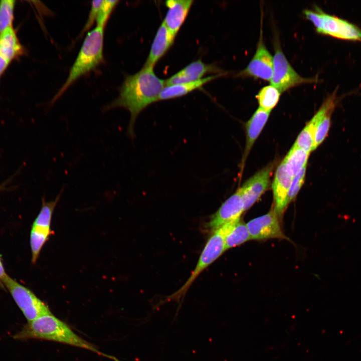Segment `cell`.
Returning <instances> with one entry per match:
<instances>
[{
    "mask_svg": "<svg viewBox=\"0 0 361 361\" xmlns=\"http://www.w3.org/2000/svg\"><path fill=\"white\" fill-rule=\"evenodd\" d=\"M53 233L52 231H46L32 227L30 244L32 255V261L33 263L36 262L43 247Z\"/></svg>",
    "mask_w": 361,
    "mask_h": 361,
    "instance_id": "24",
    "label": "cell"
},
{
    "mask_svg": "<svg viewBox=\"0 0 361 361\" xmlns=\"http://www.w3.org/2000/svg\"><path fill=\"white\" fill-rule=\"evenodd\" d=\"M193 2L192 0H168L165 2L167 11L162 22L175 36L184 24Z\"/></svg>",
    "mask_w": 361,
    "mask_h": 361,
    "instance_id": "15",
    "label": "cell"
},
{
    "mask_svg": "<svg viewBox=\"0 0 361 361\" xmlns=\"http://www.w3.org/2000/svg\"><path fill=\"white\" fill-rule=\"evenodd\" d=\"M306 166L305 165L292 178L287 196L288 204L294 200L304 183Z\"/></svg>",
    "mask_w": 361,
    "mask_h": 361,
    "instance_id": "28",
    "label": "cell"
},
{
    "mask_svg": "<svg viewBox=\"0 0 361 361\" xmlns=\"http://www.w3.org/2000/svg\"><path fill=\"white\" fill-rule=\"evenodd\" d=\"M291 179L282 161L277 168L272 185L273 208L280 218L288 205L287 196Z\"/></svg>",
    "mask_w": 361,
    "mask_h": 361,
    "instance_id": "13",
    "label": "cell"
},
{
    "mask_svg": "<svg viewBox=\"0 0 361 361\" xmlns=\"http://www.w3.org/2000/svg\"><path fill=\"white\" fill-rule=\"evenodd\" d=\"M270 112L259 107L245 124L246 145L243 156L244 161L265 125Z\"/></svg>",
    "mask_w": 361,
    "mask_h": 361,
    "instance_id": "17",
    "label": "cell"
},
{
    "mask_svg": "<svg viewBox=\"0 0 361 361\" xmlns=\"http://www.w3.org/2000/svg\"><path fill=\"white\" fill-rule=\"evenodd\" d=\"M15 5L14 0L0 1V33L13 27Z\"/></svg>",
    "mask_w": 361,
    "mask_h": 361,
    "instance_id": "25",
    "label": "cell"
},
{
    "mask_svg": "<svg viewBox=\"0 0 361 361\" xmlns=\"http://www.w3.org/2000/svg\"><path fill=\"white\" fill-rule=\"evenodd\" d=\"M309 153L293 145L283 160L287 173L292 178L307 165Z\"/></svg>",
    "mask_w": 361,
    "mask_h": 361,
    "instance_id": "20",
    "label": "cell"
},
{
    "mask_svg": "<svg viewBox=\"0 0 361 361\" xmlns=\"http://www.w3.org/2000/svg\"><path fill=\"white\" fill-rule=\"evenodd\" d=\"M318 33L339 39L361 42V29L347 20L327 14L317 6L303 11Z\"/></svg>",
    "mask_w": 361,
    "mask_h": 361,
    "instance_id": "5",
    "label": "cell"
},
{
    "mask_svg": "<svg viewBox=\"0 0 361 361\" xmlns=\"http://www.w3.org/2000/svg\"><path fill=\"white\" fill-rule=\"evenodd\" d=\"M273 68V56L264 44L261 28L256 52L247 67L239 73V75L270 81Z\"/></svg>",
    "mask_w": 361,
    "mask_h": 361,
    "instance_id": "10",
    "label": "cell"
},
{
    "mask_svg": "<svg viewBox=\"0 0 361 361\" xmlns=\"http://www.w3.org/2000/svg\"><path fill=\"white\" fill-rule=\"evenodd\" d=\"M274 168L273 163L267 165L240 188L244 212L249 209L269 189Z\"/></svg>",
    "mask_w": 361,
    "mask_h": 361,
    "instance_id": "9",
    "label": "cell"
},
{
    "mask_svg": "<svg viewBox=\"0 0 361 361\" xmlns=\"http://www.w3.org/2000/svg\"><path fill=\"white\" fill-rule=\"evenodd\" d=\"M7 276L8 275L5 271L3 262L0 257V283L2 284L3 281Z\"/></svg>",
    "mask_w": 361,
    "mask_h": 361,
    "instance_id": "31",
    "label": "cell"
},
{
    "mask_svg": "<svg viewBox=\"0 0 361 361\" xmlns=\"http://www.w3.org/2000/svg\"><path fill=\"white\" fill-rule=\"evenodd\" d=\"M236 221L226 224L213 232L190 277L176 292L167 297V301L173 300L180 303V300L198 276L226 250L225 243L226 235Z\"/></svg>",
    "mask_w": 361,
    "mask_h": 361,
    "instance_id": "4",
    "label": "cell"
},
{
    "mask_svg": "<svg viewBox=\"0 0 361 361\" xmlns=\"http://www.w3.org/2000/svg\"><path fill=\"white\" fill-rule=\"evenodd\" d=\"M274 48L273 74L270 82L281 93L298 85L316 81L314 78L301 76L290 65L280 46L276 43Z\"/></svg>",
    "mask_w": 361,
    "mask_h": 361,
    "instance_id": "7",
    "label": "cell"
},
{
    "mask_svg": "<svg viewBox=\"0 0 361 361\" xmlns=\"http://www.w3.org/2000/svg\"><path fill=\"white\" fill-rule=\"evenodd\" d=\"M28 321L52 314L48 306L29 289L8 275L2 282Z\"/></svg>",
    "mask_w": 361,
    "mask_h": 361,
    "instance_id": "6",
    "label": "cell"
},
{
    "mask_svg": "<svg viewBox=\"0 0 361 361\" xmlns=\"http://www.w3.org/2000/svg\"><path fill=\"white\" fill-rule=\"evenodd\" d=\"M10 63L0 55V77L8 68Z\"/></svg>",
    "mask_w": 361,
    "mask_h": 361,
    "instance_id": "30",
    "label": "cell"
},
{
    "mask_svg": "<svg viewBox=\"0 0 361 361\" xmlns=\"http://www.w3.org/2000/svg\"><path fill=\"white\" fill-rule=\"evenodd\" d=\"M175 37L162 22L155 35L144 65L154 67L173 45Z\"/></svg>",
    "mask_w": 361,
    "mask_h": 361,
    "instance_id": "16",
    "label": "cell"
},
{
    "mask_svg": "<svg viewBox=\"0 0 361 361\" xmlns=\"http://www.w3.org/2000/svg\"><path fill=\"white\" fill-rule=\"evenodd\" d=\"M220 70L212 64L204 63L201 59L195 61L165 80V86L199 80L204 76Z\"/></svg>",
    "mask_w": 361,
    "mask_h": 361,
    "instance_id": "14",
    "label": "cell"
},
{
    "mask_svg": "<svg viewBox=\"0 0 361 361\" xmlns=\"http://www.w3.org/2000/svg\"><path fill=\"white\" fill-rule=\"evenodd\" d=\"M154 67L143 66L137 73L128 75L120 86L118 97L106 105L104 111L123 108L130 114L127 133L134 137V127L138 115L150 104L158 101L159 96L165 87V80L154 73Z\"/></svg>",
    "mask_w": 361,
    "mask_h": 361,
    "instance_id": "1",
    "label": "cell"
},
{
    "mask_svg": "<svg viewBox=\"0 0 361 361\" xmlns=\"http://www.w3.org/2000/svg\"><path fill=\"white\" fill-rule=\"evenodd\" d=\"M222 75H223V74L220 73L195 81L165 86L159 96L158 101L166 100L186 95Z\"/></svg>",
    "mask_w": 361,
    "mask_h": 361,
    "instance_id": "18",
    "label": "cell"
},
{
    "mask_svg": "<svg viewBox=\"0 0 361 361\" xmlns=\"http://www.w3.org/2000/svg\"><path fill=\"white\" fill-rule=\"evenodd\" d=\"M102 3V1H94L91 2V9L89 14L88 19L81 33L82 36L84 33L88 31L97 20L98 11Z\"/></svg>",
    "mask_w": 361,
    "mask_h": 361,
    "instance_id": "29",
    "label": "cell"
},
{
    "mask_svg": "<svg viewBox=\"0 0 361 361\" xmlns=\"http://www.w3.org/2000/svg\"><path fill=\"white\" fill-rule=\"evenodd\" d=\"M13 338L21 340L37 339L58 342L89 350L114 361H120L115 357L100 351L94 345L78 335L67 324L52 313L28 321Z\"/></svg>",
    "mask_w": 361,
    "mask_h": 361,
    "instance_id": "2",
    "label": "cell"
},
{
    "mask_svg": "<svg viewBox=\"0 0 361 361\" xmlns=\"http://www.w3.org/2000/svg\"><path fill=\"white\" fill-rule=\"evenodd\" d=\"M293 145L309 154L313 150L314 133L307 124L300 132Z\"/></svg>",
    "mask_w": 361,
    "mask_h": 361,
    "instance_id": "26",
    "label": "cell"
},
{
    "mask_svg": "<svg viewBox=\"0 0 361 361\" xmlns=\"http://www.w3.org/2000/svg\"><path fill=\"white\" fill-rule=\"evenodd\" d=\"M63 190H61L54 200L46 202L45 197L42 198L41 209L32 224V227L52 231L51 225L53 214L61 197Z\"/></svg>",
    "mask_w": 361,
    "mask_h": 361,
    "instance_id": "22",
    "label": "cell"
},
{
    "mask_svg": "<svg viewBox=\"0 0 361 361\" xmlns=\"http://www.w3.org/2000/svg\"><path fill=\"white\" fill-rule=\"evenodd\" d=\"M25 51L13 27L0 33V55L10 63L22 56Z\"/></svg>",
    "mask_w": 361,
    "mask_h": 361,
    "instance_id": "19",
    "label": "cell"
},
{
    "mask_svg": "<svg viewBox=\"0 0 361 361\" xmlns=\"http://www.w3.org/2000/svg\"><path fill=\"white\" fill-rule=\"evenodd\" d=\"M280 94L279 90L271 85L263 87L256 95L259 107L271 111L278 103Z\"/></svg>",
    "mask_w": 361,
    "mask_h": 361,
    "instance_id": "23",
    "label": "cell"
},
{
    "mask_svg": "<svg viewBox=\"0 0 361 361\" xmlns=\"http://www.w3.org/2000/svg\"><path fill=\"white\" fill-rule=\"evenodd\" d=\"M119 1H102V3L98 11L96 20L97 26L105 28L108 19L114 9L115 8Z\"/></svg>",
    "mask_w": 361,
    "mask_h": 361,
    "instance_id": "27",
    "label": "cell"
},
{
    "mask_svg": "<svg viewBox=\"0 0 361 361\" xmlns=\"http://www.w3.org/2000/svg\"><path fill=\"white\" fill-rule=\"evenodd\" d=\"M104 29V28L96 26L87 33L68 77L52 99V104L79 78L103 62Z\"/></svg>",
    "mask_w": 361,
    "mask_h": 361,
    "instance_id": "3",
    "label": "cell"
},
{
    "mask_svg": "<svg viewBox=\"0 0 361 361\" xmlns=\"http://www.w3.org/2000/svg\"><path fill=\"white\" fill-rule=\"evenodd\" d=\"M244 212L242 194L239 188L212 215L207 227L214 232L226 224L240 219Z\"/></svg>",
    "mask_w": 361,
    "mask_h": 361,
    "instance_id": "12",
    "label": "cell"
},
{
    "mask_svg": "<svg viewBox=\"0 0 361 361\" xmlns=\"http://www.w3.org/2000/svg\"><path fill=\"white\" fill-rule=\"evenodd\" d=\"M251 240L246 223L241 219L237 221L227 232L225 239L226 250Z\"/></svg>",
    "mask_w": 361,
    "mask_h": 361,
    "instance_id": "21",
    "label": "cell"
},
{
    "mask_svg": "<svg viewBox=\"0 0 361 361\" xmlns=\"http://www.w3.org/2000/svg\"><path fill=\"white\" fill-rule=\"evenodd\" d=\"M336 91L326 97L320 108L307 124L314 132L313 150L326 137L331 123V116L337 104Z\"/></svg>",
    "mask_w": 361,
    "mask_h": 361,
    "instance_id": "11",
    "label": "cell"
},
{
    "mask_svg": "<svg viewBox=\"0 0 361 361\" xmlns=\"http://www.w3.org/2000/svg\"><path fill=\"white\" fill-rule=\"evenodd\" d=\"M281 218L272 208L269 212L246 223L251 239L261 241L270 239L289 240L281 227Z\"/></svg>",
    "mask_w": 361,
    "mask_h": 361,
    "instance_id": "8",
    "label": "cell"
}]
</instances>
